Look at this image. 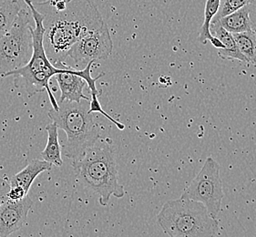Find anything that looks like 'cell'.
Masks as SVG:
<instances>
[{
	"mask_svg": "<svg viewBox=\"0 0 256 237\" xmlns=\"http://www.w3.org/2000/svg\"><path fill=\"white\" fill-rule=\"evenodd\" d=\"M34 6L44 16L43 43L46 56L55 66L65 62L76 42L104 22L90 0H46Z\"/></svg>",
	"mask_w": 256,
	"mask_h": 237,
	"instance_id": "1",
	"label": "cell"
},
{
	"mask_svg": "<svg viewBox=\"0 0 256 237\" xmlns=\"http://www.w3.org/2000/svg\"><path fill=\"white\" fill-rule=\"evenodd\" d=\"M98 140L80 159L73 160L72 167L78 179L98 196V202L102 206H107L112 196L122 198L125 190L118 182L112 140Z\"/></svg>",
	"mask_w": 256,
	"mask_h": 237,
	"instance_id": "2",
	"label": "cell"
},
{
	"mask_svg": "<svg viewBox=\"0 0 256 237\" xmlns=\"http://www.w3.org/2000/svg\"><path fill=\"white\" fill-rule=\"evenodd\" d=\"M24 1L28 6L35 22V28H31L33 44L32 56L24 67L6 73L4 78L13 76L16 88H25L30 97L46 90L50 100L52 108L58 110V104L50 88V80L58 73L65 72L68 66H66L64 63L55 66L48 60L43 43L45 32V28L43 26L44 16L36 10L31 0Z\"/></svg>",
	"mask_w": 256,
	"mask_h": 237,
	"instance_id": "3",
	"label": "cell"
},
{
	"mask_svg": "<svg viewBox=\"0 0 256 237\" xmlns=\"http://www.w3.org/2000/svg\"><path fill=\"white\" fill-rule=\"evenodd\" d=\"M90 102H80L64 100L58 104V110L52 108L48 117L58 129L66 132L67 140L63 145L64 155L78 160L84 152L100 139V126L92 114L88 112Z\"/></svg>",
	"mask_w": 256,
	"mask_h": 237,
	"instance_id": "4",
	"label": "cell"
},
{
	"mask_svg": "<svg viewBox=\"0 0 256 237\" xmlns=\"http://www.w3.org/2000/svg\"><path fill=\"white\" fill-rule=\"evenodd\" d=\"M157 222L170 237L217 236L218 219L210 216L200 202L179 198L166 202L157 216Z\"/></svg>",
	"mask_w": 256,
	"mask_h": 237,
	"instance_id": "5",
	"label": "cell"
},
{
	"mask_svg": "<svg viewBox=\"0 0 256 237\" xmlns=\"http://www.w3.org/2000/svg\"><path fill=\"white\" fill-rule=\"evenodd\" d=\"M31 28L30 12L21 8L10 30L0 38V77L30 62L33 52Z\"/></svg>",
	"mask_w": 256,
	"mask_h": 237,
	"instance_id": "6",
	"label": "cell"
},
{
	"mask_svg": "<svg viewBox=\"0 0 256 237\" xmlns=\"http://www.w3.org/2000/svg\"><path fill=\"white\" fill-rule=\"evenodd\" d=\"M180 197L200 202L207 208L210 216L218 219L222 202L224 197L220 176V164L212 157H208L199 174Z\"/></svg>",
	"mask_w": 256,
	"mask_h": 237,
	"instance_id": "7",
	"label": "cell"
},
{
	"mask_svg": "<svg viewBox=\"0 0 256 237\" xmlns=\"http://www.w3.org/2000/svg\"><path fill=\"white\" fill-rule=\"evenodd\" d=\"M113 42L108 25L104 21L97 30L90 32L76 42L68 52V57L76 63L107 60L112 53Z\"/></svg>",
	"mask_w": 256,
	"mask_h": 237,
	"instance_id": "8",
	"label": "cell"
},
{
	"mask_svg": "<svg viewBox=\"0 0 256 237\" xmlns=\"http://www.w3.org/2000/svg\"><path fill=\"white\" fill-rule=\"evenodd\" d=\"M33 201L26 196L20 201H8L0 207V236H8L26 224Z\"/></svg>",
	"mask_w": 256,
	"mask_h": 237,
	"instance_id": "9",
	"label": "cell"
},
{
	"mask_svg": "<svg viewBox=\"0 0 256 237\" xmlns=\"http://www.w3.org/2000/svg\"><path fill=\"white\" fill-rule=\"evenodd\" d=\"M210 31L224 46L222 48H218V56L222 60L232 62L238 60L247 63L246 57L242 54L236 45L232 34L222 26L219 20H216L214 18H212L210 22Z\"/></svg>",
	"mask_w": 256,
	"mask_h": 237,
	"instance_id": "10",
	"label": "cell"
},
{
	"mask_svg": "<svg viewBox=\"0 0 256 237\" xmlns=\"http://www.w3.org/2000/svg\"><path fill=\"white\" fill-rule=\"evenodd\" d=\"M52 169V164L50 162L46 160L35 159L26 165L23 170L12 176L10 184V186H20L25 190L26 194H28L31 186L36 177L41 172H48Z\"/></svg>",
	"mask_w": 256,
	"mask_h": 237,
	"instance_id": "11",
	"label": "cell"
},
{
	"mask_svg": "<svg viewBox=\"0 0 256 237\" xmlns=\"http://www.w3.org/2000/svg\"><path fill=\"white\" fill-rule=\"evenodd\" d=\"M48 132V142L44 150L41 152V157L44 160L50 162L52 165L60 167L63 164L62 157V146L58 140V126L55 122L48 124L46 126Z\"/></svg>",
	"mask_w": 256,
	"mask_h": 237,
	"instance_id": "12",
	"label": "cell"
},
{
	"mask_svg": "<svg viewBox=\"0 0 256 237\" xmlns=\"http://www.w3.org/2000/svg\"><path fill=\"white\" fill-rule=\"evenodd\" d=\"M220 1V0H206L204 8V20L202 26L200 28V33L198 36V40L200 43L206 44L209 40L217 50L222 48H224V46L216 36H214L210 33V22L216 16L218 10H219Z\"/></svg>",
	"mask_w": 256,
	"mask_h": 237,
	"instance_id": "13",
	"label": "cell"
},
{
	"mask_svg": "<svg viewBox=\"0 0 256 237\" xmlns=\"http://www.w3.org/2000/svg\"><path fill=\"white\" fill-rule=\"evenodd\" d=\"M219 21L222 26L232 34L252 30L248 5L222 18Z\"/></svg>",
	"mask_w": 256,
	"mask_h": 237,
	"instance_id": "14",
	"label": "cell"
},
{
	"mask_svg": "<svg viewBox=\"0 0 256 237\" xmlns=\"http://www.w3.org/2000/svg\"><path fill=\"white\" fill-rule=\"evenodd\" d=\"M239 50L246 57L247 63L256 66V36L254 31L232 34Z\"/></svg>",
	"mask_w": 256,
	"mask_h": 237,
	"instance_id": "15",
	"label": "cell"
},
{
	"mask_svg": "<svg viewBox=\"0 0 256 237\" xmlns=\"http://www.w3.org/2000/svg\"><path fill=\"white\" fill-rule=\"evenodd\" d=\"M20 10L16 0L0 1V38L10 30Z\"/></svg>",
	"mask_w": 256,
	"mask_h": 237,
	"instance_id": "16",
	"label": "cell"
},
{
	"mask_svg": "<svg viewBox=\"0 0 256 237\" xmlns=\"http://www.w3.org/2000/svg\"><path fill=\"white\" fill-rule=\"evenodd\" d=\"M251 0H220V6L214 18L220 20L234 11L240 10L242 6L248 5Z\"/></svg>",
	"mask_w": 256,
	"mask_h": 237,
	"instance_id": "17",
	"label": "cell"
},
{
	"mask_svg": "<svg viewBox=\"0 0 256 237\" xmlns=\"http://www.w3.org/2000/svg\"><path fill=\"white\" fill-rule=\"evenodd\" d=\"M98 97V96H97L96 94H92V97H90V100L88 112H90V114H100L102 115H103L105 118H108L112 122L115 124V125L118 127V130H124V128H125V125H124V124L120 122L118 120H116L113 118L112 117H110L106 112L103 110L102 107V105H100V102Z\"/></svg>",
	"mask_w": 256,
	"mask_h": 237,
	"instance_id": "18",
	"label": "cell"
},
{
	"mask_svg": "<svg viewBox=\"0 0 256 237\" xmlns=\"http://www.w3.org/2000/svg\"><path fill=\"white\" fill-rule=\"evenodd\" d=\"M26 196H28V194L23 188L20 186H10V189L8 194V199L10 201H20Z\"/></svg>",
	"mask_w": 256,
	"mask_h": 237,
	"instance_id": "19",
	"label": "cell"
},
{
	"mask_svg": "<svg viewBox=\"0 0 256 237\" xmlns=\"http://www.w3.org/2000/svg\"><path fill=\"white\" fill-rule=\"evenodd\" d=\"M10 189V184L0 177V207L8 201V194Z\"/></svg>",
	"mask_w": 256,
	"mask_h": 237,
	"instance_id": "20",
	"label": "cell"
},
{
	"mask_svg": "<svg viewBox=\"0 0 256 237\" xmlns=\"http://www.w3.org/2000/svg\"><path fill=\"white\" fill-rule=\"evenodd\" d=\"M248 8H249V16L251 21L252 30L254 31L256 36V0H251L250 3L248 4Z\"/></svg>",
	"mask_w": 256,
	"mask_h": 237,
	"instance_id": "21",
	"label": "cell"
}]
</instances>
